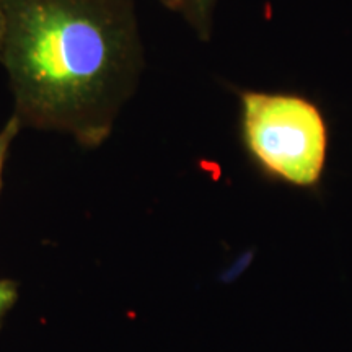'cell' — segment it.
<instances>
[{
	"mask_svg": "<svg viewBox=\"0 0 352 352\" xmlns=\"http://www.w3.org/2000/svg\"><path fill=\"white\" fill-rule=\"evenodd\" d=\"M240 127L246 152L270 178L296 188L320 183L328 157V126L314 101L245 90Z\"/></svg>",
	"mask_w": 352,
	"mask_h": 352,
	"instance_id": "obj_2",
	"label": "cell"
},
{
	"mask_svg": "<svg viewBox=\"0 0 352 352\" xmlns=\"http://www.w3.org/2000/svg\"><path fill=\"white\" fill-rule=\"evenodd\" d=\"M7 70L21 126L98 147L144 70L134 0H2Z\"/></svg>",
	"mask_w": 352,
	"mask_h": 352,
	"instance_id": "obj_1",
	"label": "cell"
},
{
	"mask_svg": "<svg viewBox=\"0 0 352 352\" xmlns=\"http://www.w3.org/2000/svg\"><path fill=\"white\" fill-rule=\"evenodd\" d=\"M21 122L15 114H12V118L6 122V126L0 129V183H2V170H3V164H6V158L8 153V148L13 142V139L16 138L21 129Z\"/></svg>",
	"mask_w": 352,
	"mask_h": 352,
	"instance_id": "obj_4",
	"label": "cell"
},
{
	"mask_svg": "<svg viewBox=\"0 0 352 352\" xmlns=\"http://www.w3.org/2000/svg\"><path fill=\"white\" fill-rule=\"evenodd\" d=\"M3 33H6V16H3L2 0H0V51H2V44H3Z\"/></svg>",
	"mask_w": 352,
	"mask_h": 352,
	"instance_id": "obj_6",
	"label": "cell"
},
{
	"mask_svg": "<svg viewBox=\"0 0 352 352\" xmlns=\"http://www.w3.org/2000/svg\"><path fill=\"white\" fill-rule=\"evenodd\" d=\"M16 298V287L10 280H0V318L13 305Z\"/></svg>",
	"mask_w": 352,
	"mask_h": 352,
	"instance_id": "obj_5",
	"label": "cell"
},
{
	"mask_svg": "<svg viewBox=\"0 0 352 352\" xmlns=\"http://www.w3.org/2000/svg\"><path fill=\"white\" fill-rule=\"evenodd\" d=\"M168 10L178 13L201 41L212 38L214 13L219 0H160Z\"/></svg>",
	"mask_w": 352,
	"mask_h": 352,
	"instance_id": "obj_3",
	"label": "cell"
}]
</instances>
